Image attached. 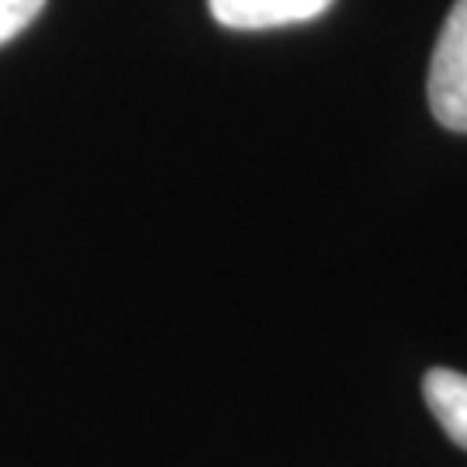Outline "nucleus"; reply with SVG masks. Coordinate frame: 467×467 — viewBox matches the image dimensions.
I'll return each instance as SVG.
<instances>
[{
  "label": "nucleus",
  "mask_w": 467,
  "mask_h": 467,
  "mask_svg": "<svg viewBox=\"0 0 467 467\" xmlns=\"http://www.w3.org/2000/svg\"><path fill=\"white\" fill-rule=\"evenodd\" d=\"M430 108L451 132H467V0H457L430 63Z\"/></svg>",
  "instance_id": "1"
},
{
  "label": "nucleus",
  "mask_w": 467,
  "mask_h": 467,
  "mask_svg": "<svg viewBox=\"0 0 467 467\" xmlns=\"http://www.w3.org/2000/svg\"><path fill=\"white\" fill-rule=\"evenodd\" d=\"M333 0H208V11L218 25L235 32H264L281 25H301L326 15Z\"/></svg>",
  "instance_id": "2"
},
{
  "label": "nucleus",
  "mask_w": 467,
  "mask_h": 467,
  "mask_svg": "<svg viewBox=\"0 0 467 467\" xmlns=\"http://www.w3.org/2000/svg\"><path fill=\"white\" fill-rule=\"evenodd\" d=\"M422 399L453 443L467 451V374L433 368L422 378Z\"/></svg>",
  "instance_id": "3"
},
{
  "label": "nucleus",
  "mask_w": 467,
  "mask_h": 467,
  "mask_svg": "<svg viewBox=\"0 0 467 467\" xmlns=\"http://www.w3.org/2000/svg\"><path fill=\"white\" fill-rule=\"evenodd\" d=\"M42 7L46 0H0V46L15 38L21 28H28Z\"/></svg>",
  "instance_id": "4"
}]
</instances>
